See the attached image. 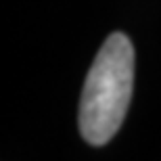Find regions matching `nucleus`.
I'll return each instance as SVG.
<instances>
[{"mask_svg":"<svg viewBox=\"0 0 161 161\" xmlns=\"http://www.w3.org/2000/svg\"><path fill=\"white\" fill-rule=\"evenodd\" d=\"M134 88V48L125 34L105 40L90 67L80 101V132L92 147H103L117 134L128 113Z\"/></svg>","mask_w":161,"mask_h":161,"instance_id":"f257e3e1","label":"nucleus"}]
</instances>
